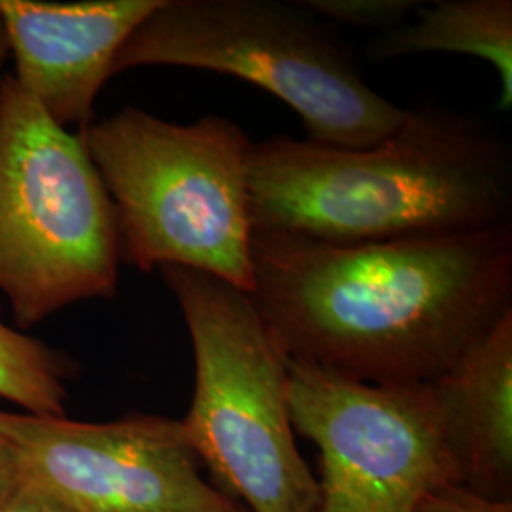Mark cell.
I'll use <instances>...</instances> for the list:
<instances>
[{
    "instance_id": "obj_7",
    "label": "cell",
    "mask_w": 512,
    "mask_h": 512,
    "mask_svg": "<svg viewBox=\"0 0 512 512\" xmlns=\"http://www.w3.org/2000/svg\"><path fill=\"white\" fill-rule=\"evenodd\" d=\"M287 395L294 431L319 452L317 512H414L459 484L433 382L370 384L287 357Z\"/></svg>"
},
{
    "instance_id": "obj_14",
    "label": "cell",
    "mask_w": 512,
    "mask_h": 512,
    "mask_svg": "<svg viewBox=\"0 0 512 512\" xmlns=\"http://www.w3.org/2000/svg\"><path fill=\"white\" fill-rule=\"evenodd\" d=\"M414 512H512V501L490 499L459 484H446L425 495Z\"/></svg>"
},
{
    "instance_id": "obj_12",
    "label": "cell",
    "mask_w": 512,
    "mask_h": 512,
    "mask_svg": "<svg viewBox=\"0 0 512 512\" xmlns=\"http://www.w3.org/2000/svg\"><path fill=\"white\" fill-rule=\"evenodd\" d=\"M74 376L71 357L0 321V399L27 414L65 416Z\"/></svg>"
},
{
    "instance_id": "obj_1",
    "label": "cell",
    "mask_w": 512,
    "mask_h": 512,
    "mask_svg": "<svg viewBox=\"0 0 512 512\" xmlns=\"http://www.w3.org/2000/svg\"><path fill=\"white\" fill-rule=\"evenodd\" d=\"M251 253L281 351L361 382H433L512 313L511 222L368 243L253 234Z\"/></svg>"
},
{
    "instance_id": "obj_2",
    "label": "cell",
    "mask_w": 512,
    "mask_h": 512,
    "mask_svg": "<svg viewBox=\"0 0 512 512\" xmlns=\"http://www.w3.org/2000/svg\"><path fill=\"white\" fill-rule=\"evenodd\" d=\"M247 184L253 234L368 243L511 222L509 147L446 110H408L366 148L274 135L253 143Z\"/></svg>"
},
{
    "instance_id": "obj_9",
    "label": "cell",
    "mask_w": 512,
    "mask_h": 512,
    "mask_svg": "<svg viewBox=\"0 0 512 512\" xmlns=\"http://www.w3.org/2000/svg\"><path fill=\"white\" fill-rule=\"evenodd\" d=\"M160 0H0L19 86L61 128H88L129 35Z\"/></svg>"
},
{
    "instance_id": "obj_6",
    "label": "cell",
    "mask_w": 512,
    "mask_h": 512,
    "mask_svg": "<svg viewBox=\"0 0 512 512\" xmlns=\"http://www.w3.org/2000/svg\"><path fill=\"white\" fill-rule=\"evenodd\" d=\"M114 207L78 131L61 128L12 74L0 80V294L19 329L112 298Z\"/></svg>"
},
{
    "instance_id": "obj_5",
    "label": "cell",
    "mask_w": 512,
    "mask_h": 512,
    "mask_svg": "<svg viewBox=\"0 0 512 512\" xmlns=\"http://www.w3.org/2000/svg\"><path fill=\"white\" fill-rule=\"evenodd\" d=\"M141 67L241 78L287 103L308 141L329 147L378 145L408 114L368 86L348 50L298 2L160 0L112 73Z\"/></svg>"
},
{
    "instance_id": "obj_16",
    "label": "cell",
    "mask_w": 512,
    "mask_h": 512,
    "mask_svg": "<svg viewBox=\"0 0 512 512\" xmlns=\"http://www.w3.org/2000/svg\"><path fill=\"white\" fill-rule=\"evenodd\" d=\"M23 478L18 454L8 437L0 431V505L16 490Z\"/></svg>"
},
{
    "instance_id": "obj_10",
    "label": "cell",
    "mask_w": 512,
    "mask_h": 512,
    "mask_svg": "<svg viewBox=\"0 0 512 512\" xmlns=\"http://www.w3.org/2000/svg\"><path fill=\"white\" fill-rule=\"evenodd\" d=\"M433 385L459 484L512 501V313Z\"/></svg>"
},
{
    "instance_id": "obj_11",
    "label": "cell",
    "mask_w": 512,
    "mask_h": 512,
    "mask_svg": "<svg viewBox=\"0 0 512 512\" xmlns=\"http://www.w3.org/2000/svg\"><path fill=\"white\" fill-rule=\"evenodd\" d=\"M416 23H404L370 46V57L465 54L484 59L499 74V109L512 105L511 0H439L421 6Z\"/></svg>"
},
{
    "instance_id": "obj_17",
    "label": "cell",
    "mask_w": 512,
    "mask_h": 512,
    "mask_svg": "<svg viewBox=\"0 0 512 512\" xmlns=\"http://www.w3.org/2000/svg\"><path fill=\"white\" fill-rule=\"evenodd\" d=\"M8 55H10V50H8V38H6V29H4V23H2V18H0V80H2V69H4V63H6V59H8Z\"/></svg>"
},
{
    "instance_id": "obj_13",
    "label": "cell",
    "mask_w": 512,
    "mask_h": 512,
    "mask_svg": "<svg viewBox=\"0 0 512 512\" xmlns=\"http://www.w3.org/2000/svg\"><path fill=\"white\" fill-rule=\"evenodd\" d=\"M313 18L357 29L395 31L423 6L420 0H300Z\"/></svg>"
},
{
    "instance_id": "obj_15",
    "label": "cell",
    "mask_w": 512,
    "mask_h": 512,
    "mask_svg": "<svg viewBox=\"0 0 512 512\" xmlns=\"http://www.w3.org/2000/svg\"><path fill=\"white\" fill-rule=\"evenodd\" d=\"M0 512H73L48 488L23 475L16 490L0 505Z\"/></svg>"
},
{
    "instance_id": "obj_8",
    "label": "cell",
    "mask_w": 512,
    "mask_h": 512,
    "mask_svg": "<svg viewBox=\"0 0 512 512\" xmlns=\"http://www.w3.org/2000/svg\"><path fill=\"white\" fill-rule=\"evenodd\" d=\"M21 473L73 512H249L207 482L181 420L76 421L0 410Z\"/></svg>"
},
{
    "instance_id": "obj_4",
    "label": "cell",
    "mask_w": 512,
    "mask_h": 512,
    "mask_svg": "<svg viewBox=\"0 0 512 512\" xmlns=\"http://www.w3.org/2000/svg\"><path fill=\"white\" fill-rule=\"evenodd\" d=\"M160 274L194 348V397L181 425L196 458L249 512H317V478L294 440L287 355L251 294L190 268Z\"/></svg>"
},
{
    "instance_id": "obj_3",
    "label": "cell",
    "mask_w": 512,
    "mask_h": 512,
    "mask_svg": "<svg viewBox=\"0 0 512 512\" xmlns=\"http://www.w3.org/2000/svg\"><path fill=\"white\" fill-rule=\"evenodd\" d=\"M78 133L109 192L122 264L190 268L251 294L253 141L241 126L220 114L175 124L126 107Z\"/></svg>"
}]
</instances>
